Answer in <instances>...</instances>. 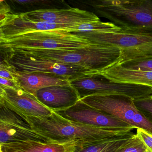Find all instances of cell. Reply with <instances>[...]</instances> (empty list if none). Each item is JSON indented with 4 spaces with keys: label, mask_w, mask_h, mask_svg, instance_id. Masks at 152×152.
<instances>
[{
    "label": "cell",
    "mask_w": 152,
    "mask_h": 152,
    "mask_svg": "<svg viewBox=\"0 0 152 152\" xmlns=\"http://www.w3.org/2000/svg\"><path fill=\"white\" fill-rule=\"evenodd\" d=\"M0 83L1 86L8 87L15 89H18L20 88L16 82L1 77H0Z\"/></svg>",
    "instance_id": "24"
},
{
    "label": "cell",
    "mask_w": 152,
    "mask_h": 152,
    "mask_svg": "<svg viewBox=\"0 0 152 152\" xmlns=\"http://www.w3.org/2000/svg\"><path fill=\"white\" fill-rule=\"evenodd\" d=\"M20 88L35 96L36 92L43 88L70 84V81L63 76L48 73L34 72L14 75Z\"/></svg>",
    "instance_id": "15"
},
{
    "label": "cell",
    "mask_w": 152,
    "mask_h": 152,
    "mask_svg": "<svg viewBox=\"0 0 152 152\" xmlns=\"http://www.w3.org/2000/svg\"><path fill=\"white\" fill-rule=\"evenodd\" d=\"M21 18L34 22L77 26L100 21L92 12L75 8L63 9H40L19 14Z\"/></svg>",
    "instance_id": "11"
},
{
    "label": "cell",
    "mask_w": 152,
    "mask_h": 152,
    "mask_svg": "<svg viewBox=\"0 0 152 152\" xmlns=\"http://www.w3.org/2000/svg\"><path fill=\"white\" fill-rule=\"evenodd\" d=\"M89 106L114 116L134 129H143L152 135V123L137 109L134 99L125 95H94L80 99Z\"/></svg>",
    "instance_id": "7"
},
{
    "label": "cell",
    "mask_w": 152,
    "mask_h": 152,
    "mask_svg": "<svg viewBox=\"0 0 152 152\" xmlns=\"http://www.w3.org/2000/svg\"><path fill=\"white\" fill-rule=\"evenodd\" d=\"M18 53L57 63L79 66L100 73L117 64L121 56L118 48L92 43L77 49L11 48Z\"/></svg>",
    "instance_id": "3"
},
{
    "label": "cell",
    "mask_w": 152,
    "mask_h": 152,
    "mask_svg": "<svg viewBox=\"0 0 152 152\" xmlns=\"http://www.w3.org/2000/svg\"><path fill=\"white\" fill-rule=\"evenodd\" d=\"M136 135L143 142L147 152H152V135L142 129H137Z\"/></svg>",
    "instance_id": "23"
},
{
    "label": "cell",
    "mask_w": 152,
    "mask_h": 152,
    "mask_svg": "<svg viewBox=\"0 0 152 152\" xmlns=\"http://www.w3.org/2000/svg\"><path fill=\"white\" fill-rule=\"evenodd\" d=\"M134 104L138 110L152 123V97L151 95L134 99Z\"/></svg>",
    "instance_id": "20"
},
{
    "label": "cell",
    "mask_w": 152,
    "mask_h": 152,
    "mask_svg": "<svg viewBox=\"0 0 152 152\" xmlns=\"http://www.w3.org/2000/svg\"><path fill=\"white\" fill-rule=\"evenodd\" d=\"M116 152H147V150L143 142L134 134Z\"/></svg>",
    "instance_id": "21"
},
{
    "label": "cell",
    "mask_w": 152,
    "mask_h": 152,
    "mask_svg": "<svg viewBox=\"0 0 152 152\" xmlns=\"http://www.w3.org/2000/svg\"><path fill=\"white\" fill-rule=\"evenodd\" d=\"M27 140L59 143L42 136L17 113L0 106V144Z\"/></svg>",
    "instance_id": "9"
},
{
    "label": "cell",
    "mask_w": 152,
    "mask_h": 152,
    "mask_svg": "<svg viewBox=\"0 0 152 152\" xmlns=\"http://www.w3.org/2000/svg\"><path fill=\"white\" fill-rule=\"evenodd\" d=\"M35 97L42 104L55 112L69 108L80 100L77 91L70 84L41 89L36 92Z\"/></svg>",
    "instance_id": "14"
},
{
    "label": "cell",
    "mask_w": 152,
    "mask_h": 152,
    "mask_svg": "<svg viewBox=\"0 0 152 152\" xmlns=\"http://www.w3.org/2000/svg\"><path fill=\"white\" fill-rule=\"evenodd\" d=\"M0 106L9 108L22 117L47 118L53 112L34 96L22 89H15L1 85Z\"/></svg>",
    "instance_id": "10"
},
{
    "label": "cell",
    "mask_w": 152,
    "mask_h": 152,
    "mask_svg": "<svg viewBox=\"0 0 152 152\" xmlns=\"http://www.w3.org/2000/svg\"><path fill=\"white\" fill-rule=\"evenodd\" d=\"M1 63H8L13 66L14 73L17 74L34 72L48 73L63 76L70 81L86 75L97 73L83 66L27 56L2 47H1Z\"/></svg>",
    "instance_id": "5"
},
{
    "label": "cell",
    "mask_w": 152,
    "mask_h": 152,
    "mask_svg": "<svg viewBox=\"0 0 152 152\" xmlns=\"http://www.w3.org/2000/svg\"><path fill=\"white\" fill-rule=\"evenodd\" d=\"M56 112L66 119L84 124L104 128L134 129L128 124L96 110L81 100L69 108Z\"/></svg>",
    "instance_id": "12"
},
{
    "label": "cell",
    "mask_w": 152,
    "mask_h": 152,
    "mask_svg": "<svg viewBox=\"0 0 152 152\" xmlns=\"http://www.w3.org/2000/svg\"><path fill=\"white\" fill-rule=\"evenodd\" d=\"M74 25L53 23L45 22H34L21 18L19 14L10 13L0 22V40L14 36L40 31L62 30Z\"/></svg>",
    "instance_id": "13"
},
{
    "label": "cell",
    "mask_w": 152,
    "mask_h": 152,
    "mask_svg": "<svg viewBox=\"0 0 152 152\" xmlns=\"http://www.w3.org/2000/svg\"><path fill=\"white\" fill-rule=\"evenodd\" d=\"M80 99L94 95H122L133 99L151 95L152 88L139 84L113 81L100 73L83 75L70 82Z\"/></svg>",
    "instance_id": "8"
},
{
    "label": "cell",
    "mask_w": 152,
    "mask_h": 152,
    "mask_svg": "<svg viewBox=\"0 0 152 152\" xmlns=\"http://www.w3.org/2000/svg\"><path fill=\"white\" fill-rule=\"evenodd\" d=\"M133 135L131 132L122 137L102 141H76L66 152H116Z\"/></svg>",
    "instance_id": "18"
},
{
    "label": "cell",
    "mask_w": 152,
    "mask_h": 152,
    "mask_svg": "<svg viewBox=\"0 0 152 152\" xmlns=\"http://www.w3.org/2000/svg\"><path fill=\"white\" fill-rule=\"evenodd\" d=\"M71 34L86 38L92 43L118 48L121 50V56L115 65L152 56V34L123 31L79 32Z\"/></svg>",
    "instance_id": "4"
},
{
    "label": "cell",
    "mask_w": 152,
    "mask_h": 152,
    "mask_svg": "<svg viewBox=\"0 0 152 152\" xmlns=\"http://www.w3.org/2000/svg\"><path fill=\"white\" fill-rule=\"evenodd\" d=\"M75 141L48 143L36 140L0 144V152H66Z\"/></svg>",
    "instance_id": "17"
},
{
    "label": "cell",
    "mask_w": 152,
    "mask_h": 152,
    "mask_svg": "<svg viewBox=\"0 0 152 152\" xmlns=\"http://www.w3.org/2000/svg\"><path fill=\"white\" fill-rule=\"evenodd\" d=\"M100 73L113 81L139 84L152 88V71L133 70L121 66H114Z\"/></svg>",
    "instance_id": "16"
},
{
    "label": "cell",
    "mask_w": 152,
    "mask_h": 152,
    "mask_svg": "<svg viewBox=\"0 0 152 152\" xmlns=\"http://www.w3.org/2000/svg\"><path fill=\"white\" fill-rule=\"evenodd\" d=\"M151 96H152V93H151Z\"/></svg>",
    "instance_id": "26"
},
{
    "label": "cell",
    "mask_w": 152,
    "mask_h": 152,
    "mask_svg": "<svg viewBox=\"0 0 152 152\" xmlns=\"http://www.w3.org/2000/svg\"><path fill=\"white\" fill-rule=\"evenodd\" d=\"M22 118L37 132L59 143L110 140L124 137L131 132L132 130L84 124L66 119L54 111L47 118L29 116Z\"/></svg>",
    "instance_id": "1"
},
{
    "label": "cell",
    "mask_w": 152,
    "mask_h": 152,
    "mask_svg": "<svg viewBox=\"0 0 152 152\" xmlns=\"http://www.w3.org/2000/svg\"><path fill=\"white\" fill-rule=\"evenodd\" d=\"M64 31L70 33L89 31L118 32L121 31V29L110 22L105 23L99 21L72 26Z\"/></svg>",
    "instance_id": "19"
},
{
    "label": "cell",
    "mask_w": 152,
    "mask_h": 152,
    "mask_svg": "<svg viewBox=\"0 0 152 152\" xmlns=\"http://www.w3.org/2000/svg\"><path fill=\"white\" fill-rule=\"evenodd\" d=\"M0 77L14 81L16 82L14 74L10 71L6 69H0Z\"/></svg>",
    "instance_id": "25"
},
{
    "label": "cell",
    "mask_w": 152,
    "mask_h": 152,
    "mask_svg": "<svg viewBox=\"0 0 152 152\" xmlns=\"http://www.w3.org/2000/svg\"><path fill=\"white\" fill-rule=\"evenodd\" d=\"M86 38L64 30L40 31L0 40V47L10 48L73 50L92 44Z\"/></svg>",
    "instance_id": "6"
},
{
    "label": "cell",
    "mask_w": 152,
    "mask_h": 152,
    "mask_svg": "<svg viewBox=\"0 0 152 152\" xmlns=\"http://www.w3.org/2000/svg\"><path fill=\"white\" fill-rule=\"evenodd\" d=\"M128 69L140 71H152V56L126 62L121 65Z\"/></svg>",
    "instance_id": "22"
},
{
    "label": "cell",
    "mask_w": 152,
    "mask_h": 152,
    "mask_svg": "<svg viewBox=\"0 0 152 152\" xmlns=\"http://www.w3.org/2000/svg\"><path fill=\"white\" fill-rule=\"evenodd\" d=\"M86 3L121 31L152 34V0H97Z\"/></svg>",
    "instance_id": "2"
}]
</instances>
